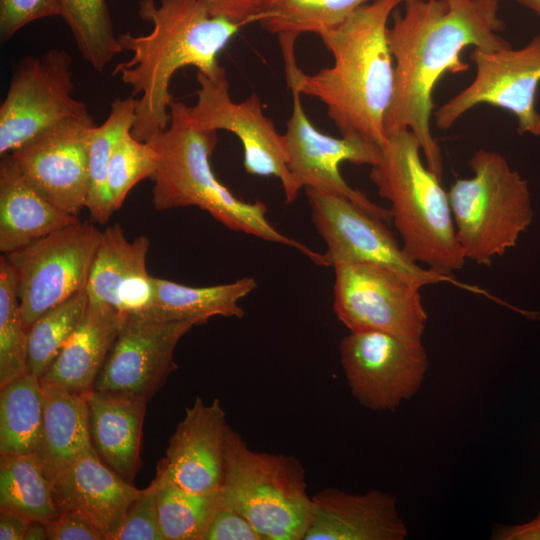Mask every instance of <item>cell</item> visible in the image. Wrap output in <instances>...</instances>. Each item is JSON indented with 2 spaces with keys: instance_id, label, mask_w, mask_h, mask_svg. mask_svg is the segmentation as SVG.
Masks as SVG:
<instances>
[{
  "instance_id": "cell-1",
  "label": "cell",
  "mask_w": 540,
  "mask_h": 540,
  "mask_svg": "<svg viewBox=\"0 0 540 540\" xmlns=\"http://www.w3.org/2000/svg\"><path fill=\"white\" fill-rule=\"evenodd\" d=\"M394 13L388 43L394 58L395 82L385 132L410 130L419 140L427 167L440 179L443 163L432 136L433 91L445 73L467 71L465 48L510 47L499 33L505 24L498 0H403Z\"/></svg>"
},
{
  "instance_id": "cell-2",
  "label": "cell",
  "mask_w": 540,
  "mask_h": 540,
  "mask_svg": "<svg viewBox=\"0 0 540 540\" xmlns=\"http://www.w3.org/2000/svg\"><path fill=\"white\" fill-rule=\"evenodd\" d=\"M403 0H373L320 38L333 64L315 74L297 66L296 37L278 36L286 79L302 95L319 99L344 137L381 147L385 118L394 93V58L388 43V20Z\"/></svg>"
},
{
  "instance_id": "cell-3",
  "label": "cell",
  "mask_w": 540,
  "mask_h": 540,
  "mask_svg": "<svg viewBox=\"0 0 540 540\" xmlns=\"http://www.w3.org/2000/svg\"><path fill=\"white\" fill-rule=\"evenodd\" d=\"M138 15L152 25L151 31L117 36L132 57L119 63L112 75L131 87V96L140 95L131 134L147 141L170 123L174 74L193 66L208 77L218 76L225 70L218 55L243 25L211 15L198 0H140Z\"/></svg>"
},
{
  "instance_id": "cell-4",
  "label": "cell",
  "mask_w": 540,
  "mask_h": 540,
  "mask_svg": "<svg viewBox=\"0 0 540 540\" xmlns=\"http://www.w3.org/2000/svg\"><path fill=\"white\" fill-rule=\"evenodd\" d=\"M168 127L147 140L158 156L152 203L156 210L195 206L208 212L227 228L269 242L297 249L320 265L322 253L277 230L267 219L261 201L236 197L215 176L210 157L217 144V131L197 127L186 112V104L173 101Z\"/></svg>"
},
{
  "instance_id": "cell-5",
  "label": "cell",
  "mask_w": 540,
  "mask_h": 540,
  "mask_svg": "<svg viewBox=\"0 0 540 540\" xmlns=\"http://www.w3.org/2000/svg\"><path fill=\"white\" fill-rule=\"evenodd\" d=\"M418 138L408 129L387 134L370 180L390 203L389 213L413 262L452 275L466 258L456 236L448 193L421 158Z\"/></svg>"
},
{
  "instance_id": "cell-6",
  "label": "cell",
  "mask_w": 540,
  "mask_h": 540,
  "mask_svg": "<svg viewBox=\"0 0 540 540\" xmlns=\"http://www.w3.org/2000/svg\"><path fill=\"white\" fill-rule=\"evenodd\" d=\"M220 496L263 540H303L312 497L306 492L302 464L293 456L252 450L229 426Z\"/></svg>"
},
{
  "instance_id": "cell-7",
  "label": "cell",
  "mask_w": 540,
  "mask_h": 540,
  "mask_svg": "<svg viewBox=\"0 0 540 540\" xmlns=\"http://www.w3.org/2000/svg\"><path fill=\"white\" fill-rule=\"evenodd\" d=\"M469 166L473 176L450 187V207L466 260L489 265L515 246L531 224L530 192L526 180L498 152L480 149Z\"/></svg>"
},
{
  "instance_id": "cell-8",
  "label": "cell",
  "mask_w": 540,
  "mask_h": 540,
  "mask_svg": "<svg viewBox=\"0 0 540 540\" xmlns=\"http://www.w3.org/2000/svg\"><path fill=\"white\" fill-rule=\"evenodd\" d=\"M102 237L80 220L4 254L17 280L26 329L45 312L84 290Z\"/></svg>"
},
{
  "instance_id": "cell-9",
  "label": "cell",
  "mask_w": 540,
  "mask_h": 540,
  "mask_svg": "<svg viewBox=\"0 0 540 540\" xmlns=\"http://www.w3.org/2000/svg\"><path fill=\"white\" fill-rule=\"evenodd\" d=\"M334 272V312L350 331H380L423 344L427 313L418 281L369 263L337 264Z\"/></svg>"
},
{
  "instance_id": "cell-10",
  "label": "cell",
  "mask_w": 540,
  "mask_h": 540,
  "mask_svg": "<svg viewBox=\"0 0 540 540\" xmlns=\"http://www.w3.org/2000/svg\"><path fill=\"white\" fill-rule=\"evenodd\" d=\"M72 57L51 48L20 59L0 106V155L66 119L91 115L73 96Z\"/></svg>"
},
{
  "instance_id": "cell-11",
  "label": "cell",
  "mask_w": 540,
  "mask_h": 540,
  "mask_svg": "<svg viewBox=\"0 0 540 540\" xmlns=\"http://www.w3.org/2000/svg\"><path fill=\"white\" fill-rule=\"evenodd\" d=\"M199 89L194 105L186 112L194 125L207 130L233 133L243 147V166L246 173L278 178L287 203H292L302 186L288 167L283 134L263 111L256 93L242 102H234L224 70L216 77L201 72L196 76Z\"/></svg>"
},
{
  "instance_id": "cell-12",
  "label": "cell",
  "mask_w": 540,
  "mask_h": 540,
  "mask_svg": "<svg viewBox=\"0 0 540 540\" xmlns=\"http://www.w3.org/2000/svg\"><path fill=\"white\" fill-rule=\"evenodd\" d=\"M473 81L435 112L436 125L450 128L464 113L488 104L512 113L519 134L540 135L536 96L540 84V33L523 48H473Z\"/></svg>"
},
{
  "instance_id": "cell-13",
  "label": "cell",
  "mask_w": 540,
  "mask_h": 540,
  "mask_svg": "<svg viewBox=\"0 0 540 540\" xmlns=\"http://www.w3.org/2000/svg\"><path fill=\"white\" fill-rule=\"evenodd\" d=\"M304 189L312 222L327 245L326 252L322 253V266L378 264L415 279L423 287L440 282L457 283L451 275L422 268L410 260L385 221L357 203L337 194Z\"/></svg>"
},
{
  "instance_id": "cell-14",
  "label": "cell",
  "mask_w": 540,
  "mask_h": 540,
  "mask_svg": "<svg viewBox=\"0 0 540 540\" xmlns=\"http://www.w3.org/2000/svg\"><path fill=\"white\" fill-rule=\"evenodd\" d=\"M340 359L352 396L375 411H395L409 400L429 366L423 344L373 330L350 331L340 343Z\"/></svg>"
},
{
  "instance_id": "cell-15",
  "label": "cell",
  "mask_w": 540,
  "mask_h": 540,
  "mask_svg": "<svg viewBox=\"0 0 540 540\" xmlns=\"http://www.w3.org/2000/svg\"><path fill=\"white\" fill-rule=\"evenodd\" d=\"M93 116L61 121L10 152L27 182L63 212L78 217L89 192Z\"/></svg>"
},
{
  "instance_id": "cell-16",
  "label": "cell",
  "mask_w": 540,
  "mask_h": 540,
  "mask_svg": "<svg viewBox=\"0 0 540 540\" xmlns=\"http://www.w3.org/2000/svg\"><path fill=\"white\" fill-rule=\"evenodd\" d=\"M292 94V113L283 134L288 167L302 188L344 196L385 222L391 221L389 210L372 202L364 193L349 186L339 166L343 162L373 166L380 147L356 137L340 138L326 135L312 124L306 115L301 93L287 79Z\"/></svg>"
},
{
  "instance_id": "cell-17",
  "label": "cell",
  "mask_w": 540,
  "mask_h": 540,
  "mask_svg": "<svg viewBox=\"0 0 540 540\" xmlns=\"http://www.w3.org/2000/svg\"><path fill=\"white\" fill-rule=\"evenodd\" d=\"M195 324L158 321L130 313L95 382L94 390L149 401L177 368L173 354Z\"/></svg>"
},
{
  "instance_id": "cell-18",
  "label": "cell",
  "mask_w": 540,
  "mask_h": 540,
  "mask_svg": "<svg viewBox=\"0 0 540 540\" xmlns=\"http://www.w3.org/2000/svg\"><path fill=\"white\" fill-rule=\"evenodd\" d=\"M226 414L218 399L197 397L169 439L156 478L196 493L219 491L224 478Z\"/></svg>"
},
{
  "instance_id": "cell-19",
  "label": "cell",
  "mask_w": 540,
  "mask_h": 540,
  "mask_svg": "<svg viewBox=\"0 0 540 540\" xmlns=\"http://www.w3.org/2000/svg\"><path fill=\"white\" fill-rule=\"evenodd\" d=\"M407 534L395 496L381 490L351 494L327 488L312 496L303 540H403Z\"/></svg>"
},
{
  "instance_id": "cell-20",
  "label": "cell",
  "mask_w": 540,
  "mask_h": 540,
  "mask_svg": "<svg viewBox=\"0 0 540 540\" xmlns=\"http://www.w3.org/2000/svg\"><path fill=\"white\" fill-rule=\"evenodd\" d=\"M51 485L58 509L79 514L95 526L105 540L120 525L143 490L109 468L95 451L58 471Z\"/></svg>"
},
{
  "instance_id": "cell-21",
  "label": "cell",
  "mask_w": 540,
  "mask_h": 540,
  "mask_svg": "<svg viewBox=\"0 0 540 540\" xmlns=\"http://www.w3.org/2000/svg\"><path fill=\"white\" fill-rule=\"evenodd\" d=\"M149 247L144 235L128 241L118 223L102 231L85 288L89 301L128 314L146 310L154 295V277L146 268Z\"/></svg>"
},
{
  "instance_id": "cell-22",
  "label": "cell",
  "mask_w": 540,
  "mask_h": 540,
  "mask_svg": "<svg viewBox=\"0 0 540 540\" xmlns=\"http://www.w3.org/2000/svg\"><path fill=\"white\" fill-rule=\"evenodd\" d=\"M127 317L126 312L89 301L81 323L40 378L41 383L90 393Z\"/></svg>"
},
{
  "instance_id": "cell-23",
  "label": "cell",
  "mask_w": 540,
  "mask_h": 540,
  "mask_svg": "<svg viewBox=\"0 0 540 540\" xmlns=\"http://www.w3.org/2000/svg\"><path fill=\"white\" fill-rule=\"evenodd\" d=\"M146 400L92 390L88 394L93 448L109 468L132 483L141 468Z\"/></svg>"
},
{
  "instance_id": "cell-24",
  "label": "cell",
  "mask_w": 540,
  "mask_h": 540,
  "mask_svg": "<svg viewBox=\"0 0 540 540\" xmlns=\"http://www.w3.org/2000/svg\"><path fill=\"white\" fill-rule=\"evenodd\" d=\"M78 217L69 215L24 178L10 154L0 162V251L10 253L60 228Z\"/></svg>"
},
{
  "instance_id": "cell-25",
  "label": "cell",
  "mask_w": 540,
  "mask_h": 540,
  "mask_svg": "<svg viewBox=\"0 0 540 540\" xmlns=\"http://www.w3.org/2000/svg\"><path fill=\"white\" fill-rule=\"evenodd\" d=\"M42 390L43 421L36 456L51 480L62 468L95 450L90 434L89 393L47 384H42Z\"/></svg>"
},
{
  "instance_id": "cell-26",
  "label": "cell",
  "mask_w": 540,
  "mask_h": 540,
  "mask_svg": "<svg viewBox=\"0 0 540 540\" xmlns=\"http://www.w3.org/2000/svg\"><path fill=\"white\" fill-rule=\"evenodd\" d=\"M154 295L146 317L158 321H190L206 323L213 316L242 318L244 309L239 301L256 287L255 279L243 277L227 284L192 287L167 279H153Z\"/></svg>"
},
{
  "instance_id": "cell-27",
  "label": "cell",
  "mask_w": 540,
  "mask_h": 540,
  "mask_svg": "<svg viewBox=\"0 0 540 540\" xmlns=\"http://www.w3.org/2000/svg\"><path fill=\"white\" fill-rule=\"evenodd\" d=\"M43 421L40 378L31 373L13 379L0 392V455L36 454Z\"/></svg>"
},
{
  "instance_id": "cell-28",
  "label": "cell",
  "mask_w": 540,
  "mask_h": 540,
  "mask_svg": "<svg viewBox=\"0 0 540 540\" xmlns=\"http://www.w3.org/2000/svg\"><path fill=\"white\" fill-rule=\"evenodd\" d=\"M0 509L44 523L59 514L51 480L36 454H1Z\"/></svg>"
},
{
  "instance_id": "cell-29",
  "label": "cell",
  "mask_w": 540,
  "mask_h": 540,
  "mask_svg": "<svg viewBox=\"0 0 540 540\" xmlns=\"http://www.w3.org/2000/svg\"><path fill=\"white\" fill-rule=\"evenodd\" d=\"M138 99L115 98L107 119L92 131L89 145V192L86 208L92 222L105 224L114 212L107 188V173L114 146L120 136L132 129Z\"/></svg>"
},
{
  "instance_id": "cell-30",
  "label": "cell",
  "mask_w": 540,
  "mask_h": 540,
  "mask_svg": "<svg viewBox=\"0 0 540 540\" xmlns=\"http://www.w3.org/2000/svg\"><path fill=\"white\" fill-rule=\"evenodd\" d=\"M371 0H264L257 22L271 34L321 35Z\"/></svg>"
},
{
  "instance_id": "cell-31",
  "label": "cell",
  "mask_w": 540,
  "mask_h": 540,
  "mask_svg": "<svg viewBox=\"0 0 540 540\" xmlns=\"http://www.w3.org/2000/svg\"><path fill=\"white\" fill-rule=\"evenodd\" d=\"M60 16L82 58L97 72H103L123 52L114 34L106 0H63Z\"/></svg>"
},
{
  "instance_id": "cell-32",
  "label": "cell",
  "mask_w": 540,
  "mask_h": 540,
  "mask_svg": "<svg viewBox=\"0 0 540 540\" xmlns=\"http://www.w3.org/2000/svg\"><path fill=\"white\" fill-rule=\"evenodd\" d=\"M89 298L82 290L41 315L27 330L26 371L41 378L81 323Z\"/></svg>"
},
{
  "instance_id": "cell-33",
  "label": "cell",
  "mask_w": 540,
  "mask_h": 540,
  "mask_svg": "<svg viewBox=\"0 0 540 540\" xmlns=\"http://www.w3.org/2000/svg\"><path fill=\"white\" fill-rule=\"evenodd\" d=\"M153 481L164 540H201L220 502V490L196 493L156 477Z\"/></svg>"
},
{
  "instance_id": "cell-34",
  "label": "cell",
  "mask_w": 540,
  "mask_h": 540,
  "mask_svg": "<svg viewBox=\"0 0 540 540\" xmlns=\"http://www.w3.org/2000/svg\"><path fill=\"white\" fill-rule=\"evenodd\" d=\"M28 335L24 325L14 269L0 257V387L27 373Z\"/></svg>"
},
{
  "instance_id": "cell-35",
  "label": "cell",
  "mask_w": 540,
  "mask_h": 540,
  "mask_svg": "<svg viewBox=\"0 0 540 540\" xmlns=\"http://www.w3.org/2000/svg\"><path fill=\"white\" fill-rule=\"evenodd\" d=\"M158 156L147 141L134 138L126 131L116 142L107 173V188L114 211L118 210L129 191L157 168Z\"/></svg>"
},
{
  "instance_id": "cell-36",
  "label": "cell",
  "mask_w": 540,
  "mask_h": 540,
  "mask_svg": "<svg viewBox=\"0 0 540 540\" xmlns=\"http://www.w3.org/2000/svg\"><path fill=\"white\" fill-rule=\"evenodd\" d=\"M106 540H164L159 524L157 485L153 480Z\"/></svg>"
},
{
  "instance_id": "cell-37",
  "label": "cell",
  "mask_w": 540,
  "mask_h": 540,
  "mask_svg": "<svg viewBox=\"0 0 540 540\" xmlns=\"http://www.w3.org/2000/svg\"><path fill=\"white\" fill-rule=\"evenodd\" d=\"M63 0H0V38L11 39L27 24L60 16Z\"/></svg>"
},
{
  "instance_id": "cell-38",
  "label": "cell",
  "mask_w": 540,
  "mask_h": 540,
  "mask_svg": "<svg viewBox=\"0 0 540 540\" xmlns=\"http://www.w3.org/2000/svg\"><path fill=\"white\" fill-rule=\"evenodd\" d=\"M201 540H263L251 523L237 510L220 502Z\"/></svg>"
},
{
  "instance_id": "cell-39",
  "label": "cell",
  "mask_w": 540,
  "mask_h": 540,
  "mask_svg": "<svg viewBox=\"0 0 540 540\" xmlns=\"http://www.w3.org/2000/svg\"><path fill=\"white\" fill-rule=\"evenodd\" d=\"M50 540H105V536L79 514L62 510L46 523Z\"/></svg>"
},
{
  "instance_id": "cell-40",
  "label": "cell",
  "mask_w": 540,
  "mask_h": 540,
  "mask_svg": "<svg viewBox=\"0 0 540 540\" xmlns=\"http://www.w3.org/2000/svg\"><path fill=\"white\" fill-rule=\"evenodd\" d=\"M213 16L242 25L256 21L264 0H198Z\"/></svg>"
},
{
  "instance_id": "cell-41",
  "label": "cell",
  "mask_w": 540,
  "mask_h": 540,
  "mask_svg": "<svg viewBox=\"0 0 540 540\" xmlns=\"http://www.w3.org/2000/svg\"><path fill=\"white\" fill-rule=\"evenodd\" d=\"M494 540H540V513L532 520L518 525H495Z\"/></svg>"
},
{
  "instance_id": "cell-42",
  "label": "cell",
  "mask_w": 540,
  "mask_h": 540,
  "mask_svg": "<svg viewBox=\"0 0 540 540\" xmlns=\"http://www.w3.org/2000/svg\"><path fill=\"white\" fill-rule=\"evenodd\" d=\"M31 520L8 510H0V539L24 540Z\"/></svg>"
},
{
  "instance_id": "cell-43",
  "label": "cell",
  "mask_w": 540,
  "mask_h": 540,
  "mask_svg": "<svg viewBox=\"0 0 540 540\" xmlns=\"http://www.w3.org/2000/svg\"><path fill=\"white\" fill-rule=\"evenodd\" d=\"M46 539H48L46 523L40 521H30L24 540Z\"/></svg>"
},
{
  "instance_id": "cell-44",
  "label": "cell",
  "mask_w": 540,
  "mask_h": 540,
  "mask_svg": "<svg viewBox=\"0 0 540 540\" xmlns=\"http://www.w3.org/2000/svg\"><path fill=\"white\" fill-rule=\"evenodd\" d=\"M540 16V0H515Z\"/></svg>"
}]
</instances>
